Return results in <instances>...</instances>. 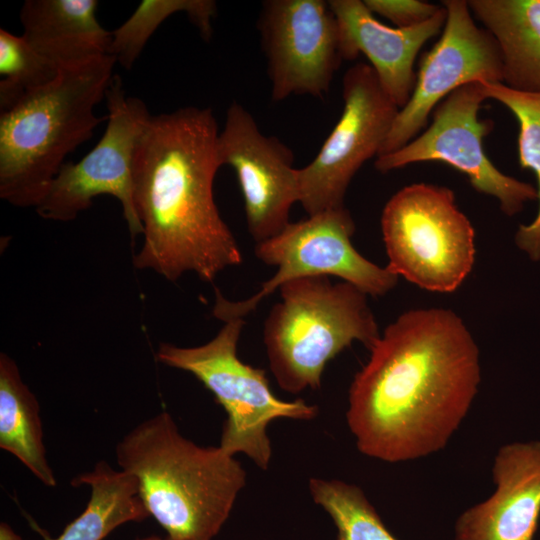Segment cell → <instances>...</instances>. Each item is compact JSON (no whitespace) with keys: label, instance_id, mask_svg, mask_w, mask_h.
Segmentation results:
<instances>
[{"label":"cell","instance_id":"cell-1","mask_svg":"<svg viewBox=\"0 0 540 540\" xmlns=\"http://www.w3.org/2000/svg\"><path fill=\"white\" fill-rule=\"evenodd\" d=\"M369 351L348 392L357 449L388 463L444 449L481 382L480 351L464 321L449 309H411Z\"/></svg>","mask_w":540,"mask_h":540},{"label":"cell","instance_id":"cell-2","mask_svg":"<svg viewBox=\"0 0 540 540\" xmlns=\"http://www.w3.org/2000/svg\"><path fill=\"white\" fill-rule=\"evenodd\" d=\"M217 121L210 108L188 106L151 115L133 163L134 202L144 241L136 268L169 281L193 272L213 282L242 254L214 200L221 167Z\"/></svg>","mask_w":540,"mask_h":540},{"label":"cell","instance_id":"cell-3","mask_svg":"<svg viewBox=\"0 0 540 540\" xmlns=\"http://www.w3.org/2000/svg\"><path fill=\"white\" fill-rule=\"evenodd\" d=\"M116 461L171 540H213L246 484V471L220 446L184 437L168 412L139 423L117 443Z\"/></svg>","mask_w":540,"mask_h":540},{"label":"cell","instance_id":"cell-4","mask_svg":"<svg viewBox=\"0 0 540 540\" xmlns=\"http://www.w3.org/2000/svg\"><path fill=\"white\" fill-rule=\"evenodd\" d=\"M116 59L108 54L61 70L0 114V197L36 207L65 157L86 142L106 117L105 99Z\"/></svg>","mask_w":540,"mask_h":540},{"label":"cell","instance_id":"cell-5","mask_svg":"<svg viewBox=\"0 0 540 540\" xmlns=\"http://www.w3.org/2000/svg\"><path fill=\"white\" fill-rule=\"evenodd\" d=\"M278 290L263 341L270 370L288 393L318 389L329 361L355 341L370 350L381 335L368 295L349 282L310 276Z\"/></svg>","mask_w":540,"mask_h":540},{"label":"cell","instance_id":"cell-6","mask_svg":"<svg viewBox=\"0 0 540 540\" xmlns=\"http://www.w3.org/2000/svg\"><path fill=\"white\" fill-rule=\"evenodd\" d=\"M244 324V319H228L213 339L200 346L161 343L156 359L195 376L224 408L227 418L219 446L232 456L245 454L266 470L272 457L267 435L270 422L278 418L312 420L319 410L302 399L278 398L265 370L240 360L237 346Z\"/></svg>","mask_w":540,"mask_h":540},{"label":"cell","instance_id":"cell-7","mask_svg":"<svg viewBox=\"0 0 540 540\" xmlns=\"http://www.w3.org/2000/svg\"><path fill=\"white\" fill-rule=\"evenodd\" d=\"M381 231L386 268L422 289L453 292L473 268L475 231L448 187H403L384 206Z\"/></svg>","mask_w":540,"mask_h":540},{"label":"cell","instance_id":"cell-8","mask_svg":"<svg viewBox=\"0 0 540 540\" xmlns=\"http://www.w3.org/2000/svg\"><path fill=\"white\" fill-rule=\"evenodd\" d=\"M354 232V220L345 207L290 222L279 234L255 246L256 257L277 267L276 273L245 300H228L216 289L214 317L223 322L244 319L284 283L310 276H335L367 295H385L396 286L398 277L354 248Z\"/></svg>","mask_w":540,"mask_h":540},{"label":"cell","instance_id":"cell-9","mask_svg":"<svg viewBox=\"0 0 540 540\" xmlns=\"http://www.w3.org/2000/svg\"><path fill=\"white\" fill-rule=\"evenodd\" d=\"M107 125L97 144L78 162H65L36 205L44 219L67 222L108 194L119 200L132 239L143 234L134 202L133 163L151 115L139 98L129 97L119 75L107 89Z\"/></svg>","mask_w":540,"mask_h":540},{"label":"cell","instance_id":"cell-10","mask_svg":"<svg viewBox=\"0 0 540 540\" xmlns=\"http://www.w3.org/2000/svg\"><path fill=\"white\" fill-rule=\"evenodd\" d=\"M343 110L315 158L299 168V203L308 216L344 207L354 175L379 156L399 107L369 64L350 67L342 81Z\"/></svg>","mask_w":540,"mask_h":540},{"label":"cell","instance_id":"cell-11","mask_svg":"<svg viewBox=\"0 0 540 540\" xmlns=\"http://www.w3.org/2000/svg\"><path fill=\"white\" fill-rule=\"evenodd\" d=\"M487 99L481 82L465 84L434 109L432 123L421 134L392 153L380 155L375 168L381 173L413 163L439 161L465 174L472 187L496 198L501 211L513 216L537 199L536 188L501 172L488 158L483 139L493 129L479 111Z\"/></svg>","mask_w":540,"mask_h":540},{"label":"cell","instance_id":"cell-12","mask_svg":"<svg viewBox=\"0 0 540 540\" xmlns=\"http://www.w3.org/2000/svg\"><path fill=\"white\" fill-rule=\"evenodd\" d=\"M258 30L274 101L328 93L343 62L339 25L329 1L266 0Z\"/></svg>","mask_w":540,"mask_h":540},{"label":"cell","instance_id":"cell-13","mask_svg":"<svg viewBox=\"0 0 540 540\" xmlns=\"http://www.w3.org/2000/svg\"><path fill=\"white\" fill-rule=\"evenodd\" d=\"M440 39L421 60L414 91L399 110L379 154L401 149L426 126L436 106L472 82L502 83V60L493 36L474 21L465 0H444Z\"/></svg>","mask_w":540,"mask_h":540},{"label":"cell","instance_id":"cell-14","mask_svg":"<svg viewBox=\"0 0 540 540\" xmlns=\"http://www.w3.org/2000/svg\"><path fill=\"white\" fill-rule=\"evenodd\" d=\"M216 149L220 166L235 171L248 231L256 244L279 234L290 223L292 205L299 202L293 152L278 138L264 135L236 101L227 109Z\"/></svg>","mask_w":540,"mask_h":540},{"label":"cell","instance_id":"cell-15","mask_svg":"<svg viewBox=\"0 0 540 540\" xmlns=\"http://www.w3.org/2000/svg\"><path fill=\"white\" fill-rule=\"evenodd\" d=\"M492 479L494 492L458 516L454 540H534L540 517V440L501 446Z\"/></svg>","mask_w":540,"mask_h":540},{"label":"cell","instance_id":"cell-16","mask_svg":"<svg viewBox=\"0 0 540 540\" xmlns=\"http://www.w3.org/2000/svg\"><path fill=\"white\" fill-rule=\"evenodd\" d=\"M329 4L339 25L343 61L364 54L383 90L403 108L415 88L414 63L419 51L445 25L443 5L422 24L392 28L378 21L363 0H329Z\"/></svg>","mask_w":540,"mask_h":540},{"label":"cell","instance_id":"cell-17","mask_svg":"<svg viewBox=\"0 0 540 540\" xmlns=\"http://www.w3.org/2000/svg\"><path fill=\"white\" fill-rule=\"evenodd\" d=\"M96 0H26L22 37L59 68L107 54L112 33L96 18Z\"/></svg>","mask_w":540,"mask_h":540},{"label":"cell","instance_id":"cell-18","mask_svg":"<svg viewBox=\"0 0 540 540\" xmlns=\"http://www.w3.org/2000/svg\"><path fill=\"white\" fill-rule=\"evenodd\" d=\"M470 12L495 39L502 83L540 93V0H469Z\"/></svg>","mask_w":540,"mask_h":540},{"label":"cell","instance_id":"cell-19","mask_svg":"<svg viewBox=\"0 0 540 540\" xmlns=\"http://www.w3.org/2000/svg\"><path fill=\"white\" fill-rule=\"evenodd\" d=\"M71 484L74 487L87 485L89 501L82 513L56 538L29 518L32 528L44 540H103L123 524L150 517L139 496L135 477L123 470H115L105 461L97 462L92 470L73 478Z\"/></svg>","mask_w":540,"mask_h":540},{"label":"cell","instance_id":"cell-20","mask_svg":"<svg viewBox=\"0 0 540 540\" xmlns=\"http://www.w3.org/2000/svg\"><path fill=\"white\" fill-rule=\"evenodd\" d=\"M0 448L15 456L45 486L57 485L47 459L38 400L6 353L0 354Z\"/></svg>","mask_w":540,"mask_h":540},{"label":"cell","instance_id":"cell-21","mask_svg":"<svg viewBox=\"0 0 540 540\" xmlns=\"http://www.w3.org/2000/svg\"><path fill=\"white\" fill-rule=\"evenodd\" d=\"M185 13L205 40L212 36V18L216 3L212 0H143L133 14L117 29L108 55L129 70L140 56L149 38L162 22L175 13Z\"/></svg>","mask_w":540,"mask_h":540},{"label":"cell","instance_id":"cell-22","mask_svg":"<svg viewBox=\"0 0 540 540\" xmlns=\"http://www.w3.org/2000/svg\"><path fill=\"white\" fill-rule=\"evenodd\" d=\"M487 99L505 105L519 126L518 160L522 169L531 170L537 181L538 213L529 224L519 226L516 245L532 260H540V93L513 90L503 83L481 82Z\"/></svg>","mask_w":540,"mask_h":540},{"label":"cell","instance_id":"cell-23","mask_svg":"<svg viewBox=\"0 0 540 540\" xmlns=\"http://www.w3.org/2000/svg\"><path fill=\"white\" fill-rule=\"evenodd\" d=\"M309 491L335 524L337 540H398L359 486L338 479L310 478Z\"/></svg>","mask_w":540,"mask_h":540},{"label":"cell","instance_id":"cell-24","mask_svg":"<svg viewBox=\"0 0 540 540\" xmlns=\"http://www.w3.org/2000/svg\"><path fill=\"white\" fill-rule=\"evenodd\" d=\"M55 63L37 52L21 36L0 29V111L24 95L45 86L61 72Z\"/></svg>","mask_w":540,"mask_h":540},{"label":"cell","instance_id":"cell-25","mask_svg":"<svg viewBox=\"0 0 540 540\" xmlns=\"http://www.w3.org/2000/svg\"><path fill=\"white\" fill-rule=\"evenodd\" d=\"M373 13L390 20L397 28H409L431 19L442 5L420 0H363Z\"/></svg>","mask_w":540,"mask_h":540},{"label":"cell","instance_id":"cell-26","mask_svg":"<svg viewBox=\"0 0 540 540\" xmlns=\"http://www.w3.org/2000/svg\"><path fill=\"white\" fill-rule=\"evenodd\" d=\"M0 540H24L14 529L6 522L0 523Z\"/></svg>","mask_w":540,"mask_h":540},{"label":"cell","instance_id":"cell-27","mask_svg":"<svg viewBox=\"0 0 540 540\" xmlns=\"http://www.w3.org/2000/svg\"><path fill=\"white\" fill-rule=\"evenodd\" d=\"M136 540H162V538L156 535H150L143 538H138Z\"/></svg>","mask_w":540,"mask_h":540},{"label":"cell","instance_id":"cell-28","mask_svg":"<svg viewBox=\"0 0 540 540\" xmlns=\"http://www.w3.org/2000/svg\"><path fill=\"white\" fill-rule=\"evenodd\" d=\"M162 540H171V539L168 537H165V538H162Z\"/></svg>","mask_w":540,"mask_h":540}]
</instances>
